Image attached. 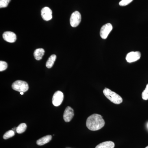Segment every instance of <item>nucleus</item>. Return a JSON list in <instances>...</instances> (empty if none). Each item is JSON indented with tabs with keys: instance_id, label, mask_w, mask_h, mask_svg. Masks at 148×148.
Masks as SVG:
<instances>
[{
	"instance_id": "1",
	"label": "nucleus",
	"mask_w": 148,
	"mask_h": 148,
	"mask_svg": "<svg viewBox=\"0 0 148 148\" xmlns=\"http://www.w3.org/2000/svg\"><path fill=\"white\" fill-rule=\"evenodd\" d=\"M105 122L103 116L98 114H93L88 118L86 122V127L91 131H96L103 128Z\"/></svg>"
},
{
	"instance_id": "2",
	"label": "nucleus",
	"mask_w": 148,
	"mask_h": 148,
	"mask_svg": "<svg viewBox=\"0 0 148 148\" xmlns=\"http://www.w3.org/2000/svg\"><path fill=\"white\" fill-rule=\"evenodd\" d=\"M103 92L106 98L114 104L119 105L122 103L123 99L121 96L110 89L106 88Z\"/></svg>"
},
{
	"instance_id": "3",
	"label": "nucleus",
	"mask_w": 148,
	"mask_h": 148,
	"mask_svg": "<svg viewBox=\"0 0 148 148\" xmlns=\"http://www.w3.org/2000/svg\"><path fill=\"white\" fill-rule=\"evenodd\" d=\"M12 89L18 92H25L29 90V85L23 81L17 80L14 82L12 85Z\"/></svg>"
},
{
	"instance_id": "4",
	"label": "nucleus",
	"mask_w": 148,
	"mask_h": 148,
	"mask_svg": "<svg viewBox=\"0 0 148 148\" xmlns=\"http://www.w3.org/2000/svg\"><path fill=\"white\" fill-rule=\"evenodd\" d=\"M81 14L77 11L74 12L71 15L70 18V24L73 27H76L79 25L81 21Z\"/></svg>"
},
{
	"instance_id": "5",
	"label": "nucleus",
	"mask_w": 148,
	"mask_h": 148,
	"mask_svg": "<svg viewBox=\"0 0 148 148\" xmlns=\"http://www.w3.org/2000/svg\"><path fill=\"white\" fill-rule=\"evenodd\" d=\"M64 95L61 91H57L53 94L52 102L53 106L58 107L61 105L64 100Z\"/></svg>"
},
{
	"instance_id": "6",
	"label": "nucleus",
	"mask_w": 148,
	"mask_h": 148,
	"mask_svg": "<svg viewBox=\"0 0 148 148\" xmlns=\"http://www.w3.org/2000/svg\"><path fill=\"white\" fill-rule=\"evenodd\" d=\"M113 27L110 23H108L103 25L100 31V36L103 39H106L112 30Z\"/></svg>"
},
{
	"instance_id": "7",
	"label": "nucleus",
	"mask_w": 148,
	"mask_h": 148,
	"mask_svg": "<svg viewBox=\"0 0 148 148\" xmlns=\"http://www.w3.org/2000/svg\"><path fill=\"white\" fill-rule=\"evenodd\" d=\"M141 56V53L139 51H131L127 53L125 59L128 63H132L139 60Z\"/></svg>"
},
{
	"instance_id": "8",
	"label": "nucleus",
	"mask_w": 148,
	"mask_h": 148,
	"mask_svg": "<svg viewBox=\"0 0 148 148\" xmlns=\"http://www.w3.org/2000/svg\"><path fill=\"white\" fill-rule=\"evenodd\" d=\"M74 116V110L71 107L68 106L64 111V119L66 122L71 121Z\"/></svg>"
},
{
	"instance_id": "9",
	"label": "nucleus",
	"mask_w": 148,
	"mask_h": 148,
	"mask_svg": "<svg viewBox=\"0 0 148 148\" xmlns=\"http://www.w3.org/2000/svg\"><path fill=\"white\" fill-rule=\"evenodd\" d=\"M41 16L43 19L45 21H48L52 19V10L50 8L45 7L41 10Z\"/></svg>"
},
{
	"instance_id": "10",
	"label": "nucleus",
	"mask_w": 148,
	"mask_h": 148,
	"mask_svg": "<svg viewBox=\"0 0 148 148\" xmlns=\"http://www.w3.org/2000/svg\"><path fill=\"white\" fill-rule=\"evenodd\" d=\"M3 39L7 42L13 43L16 41V35L14 33L11 32H4L3 35Z\"/></svg>"
},
{
	"instance_id": "11",
	"label": "nucleus",
	"mask_w": 148,
	"mask_h": 148,
	"mask_svg": "<svg viewBox=\"0 0 148 148\" xmlns=\"http://www.w3.org/2000/svg\"><path fill=\"white\" fill-rule=\"evenodd\" d=\"M52 136L50 135H46L43 138L37 140L36 143L39 146H42L49 143L51 140Z\"/></svg>"
},
{
	"instance_id": "12",
	"label": "nucleus",
	"mask_w": 148,
	"mask_h": 148,
	"mask_svg": "<svg viewBox=\"0 0 148 148\" xmlns=\"http://www.w3.org/2000/svg\"><path fill=\"white\" fill-rule=\"evenodd\" d=\"M115 144L112 141H106L98 145L95 148H114Z\"/></svg>"
},
{
	"instance_id": "13",
	"label": "nucleus",
	"mask_w": 148,
	"mask_h": 148,
	"mask_svg": "<svg viewBox=\"0 0 148 148\" xmlns=\"http://www.w3.org/2000/svg\"><path fill=\"white\" fill-rule=\"evenodd\" d=\"M45 52V51L43 49H37L34 52V56L35 59L38 61L40 60L44 55Z\"/></svg>"
},
{
	"instance_id": "14",
	"label": "nucleus",
	"mask_w": 148,
	"mask_h": 148,
	"mask_svg": "<svg viewBox=\"0 0 148 148\" xmlns=\"http://www.w3.org/2000/svg\"><path fill=\"white\" fill-rule=\"evenodd\" d=\"M56 55L53 54V55L51 56L49 59H48L46 64V66L47 68L48 69H51V68H52L56 60Z\"/></svg>"
},
{
	"instance_id": "15",
	"label": "nucleus",
	"mask_w": 148,
	"mask_h": 148,
	"mask_svg": "<svg viewBox=\"0 0 148 148\" xmlns=\"http://www.w3.org/2000/svg\"><path fill=\"white\" fill-rule=\"evenodd\" d=\"M27 128V124L25 123H21L16 128V131L18 134H21L26 131Z\"/></svg>"
},
{
	"instance_id": "16",
	"label": "nucleus",
	"mask_w": 148,
	"mask_h": 148,
	"mask_svg": "<svg viewBox=\"0 0 148 148\" xmlns=\"http://www.w3.org/2000/svg\"><path fill=\"white\" fill-rule=\"evenodd\" d=\"M14 135H15V133H14V131H13V130H9V131L6 132L5 134L3 136V138L4 140H7L9 138L13 137Z\"/></svg>"
},
{
	"instance_id": "17",
	"label": "nucleus",
	"mask_w": 148,
	"mask_h": 148,
	"mask_svg": "<svg viewBox=\"0 0 148 148\" xmlns=\"http://www.w3.org/2000/svg\"><path fill=\"white\" fill-rule=\"evenodd\" d=\"M11 0H0V8H4L8 6Z\"/></svg>"
},
{
	"instance_id": "18",
	"label": "nucleus",
	"mask_w": 148,
	"mask_h": 148,
	"mask_svg": "<svg viewBox=\"0 0 148 148\" xmlns=\"http://www.w3.org/2000/svg\"><path fill=\"white\" fill-rule=\"evenodd\" d=\"M142 96L143 100L145 101L148 100V84L147 85L145 89L143 91Z\"/></svg>"
},
{
	"instance_id": "19",
	"label": "nucleus",
	"mask_w": 148,
	"mask_h": 148,
	"mask_svg": "<svg viewBox=\"0 0 148 148\" xmlns=\"http://www.w3.org/2000/svg\"><path fill=\"white\" fill-rule=\"evenodd\" d=\"M8 64L5 61H0V71L2 72L5 71L7 69Z\"/></svg>"
},
{
	"instance_id": "20",
	"label": "nucleus",
	"mask_w": 148,
	"mask_h": 148,
	"mask_svg": "<svg viewBox=\"0 0 148 148\" xmlns=\"http://www.w3.org/2000/svg\"><path fill=\"white\" fill-rule=\"evenodd\" d=\"M133 1V0H121L120 2L119 5L121 6H125L128 5Z\"/></svg>"
},
{
	"instance_id": "21",
	"label": "nucleus",
	"mask_w": 148,
	"mask_h": 148,
	"mask_svg": "<svg viewBox=\"0 0 148 148\" xmlns=\"http://www.w3.org/2000/svg\"><path fill=\"white\" fill-rule=\"evenodd\" d=\"M20 94H21V95H23V94H24V92H20Z\"/></svg>"
},
{
	"instance_id": "22",
	"label": "nucleus",
	"mask_w": 148,
	"mask_h": 148,
	"mask_svg": "<svg viewBox=\"0 0 148 148\" xmlns=\"http://www.w3.org/2000/svg\"><path fill=\"white\" fill-rule=\"evenodd\" d=\"M145 148H148V146H147V147H146Z\"/></svg>"
},
{
	"instance_id": "23",
	"label": "nucleus",
	"mask_w": 148,
	"mask_h": 148,
	"mask_svg": "<svg viewBox=\"0 0 148 148\" xmlns=\"http://www.w3.org/2000/svg\"></svg>"
}]
</instances>
